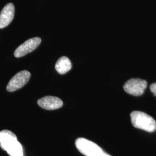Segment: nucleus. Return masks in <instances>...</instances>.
<instances>
[{
    "label": "nucleus",
    "instance_id": "nucleus-1",
    "mask_svg": "<svg viewBox=\"0 0 156 156\" xmlns=\"http://www.w3.org/2000/svg\"><path fill=\"white\" fill-rule=\"evenodd\" d=\"M130 117L131 123L134 127L149 133L156 131V122L149 115L142 112L134 111L131 113Z\"/></svg>",
    "mask_w": 156,
    "mask_h": 156
},
{
    "label": "nucleus",
    "instance_id": "nucleus-2",
    "mask_svg": "<svg viewBox=\"0 0 156 156\" xmlns=\"http://www.w3.org/2000/svg\"><path fill=\"white\" fill-rule=\"evenodd\" d=\"M75 146L79 152L86 156H101L104 152L94 142L84 138L76 140Z\"/></svg>",
    "mask_w": 156,
    "mask_h": 156
},
{
    "label": "nucleus",
    "instance_id": "nucleus-3",
    "mask_svg": "<svg viewBox=\"0 0 156 156\" xmlns=\"http://www.w3.org/2000/svg\"><path fill=\"white\" fill-rule=\"evenodd\" d=\"M147 83L141 79H131L124 84V91L128 94L134 96H140L144 94Z\"/></svg>",
    "mask_w": 156,
    "mask_h": 156
},
{
    "label": "nucleus",
    "instance_id": "nucleus-4",
    "mask_svg": "<svg viewBox=\"0 0 156 156\" xmlns=\"http://www.w3.org/2000/svg\"><path fill=\"white\" fill-rule=\"evenodd\" d=\"M31 77V73L28 71H22L16 73L12 78L6 86L7 91L13 92L22 88L27 83Z\"/></svg>",
    "mask_w": 156,
    "mask_h": 156
},
{
    "label": "nucleus",
    "instance_id": "nucleus-5",
    "mask_svg": "<svg viewBox=\"0 0 156 156\" xmlns=\"http://www.w3.org/2000/svg\"><path fill=\"white\" fill-rule=\"evenodd\" d=\"M41 43V39L39 37L28 39L17 48L14 52V56L17 58L24 56L37 49Z\"/></svg>",
    "mask_w": 156,
    "mask_h": 156
},
{
    "label": "nucleus",
    "instance_id": "nucleus-6",
    "mask_svg": "<svg viewBox=\"0 0 156 156\" xmlns=\"http://www.w3.org/2000/svg\"><path fill=\"white\" fill-rule=\"evenodd\" d=\"M40 107L46 110H55L60 108L63 105L62 100L53 96H46L37 102Z\"/></svg>",
    "mask_w": 156,
    "mask_h": 156
},
{
    "label": "nucleus",
    "instance_id": "nucleus-7",
    "mask_svg": "<svg viewBox=\"0 0 156 156\" xmlns=\"http://www.w3.org/2000/svg\"><path fill=\"white\" fill-rule=\"evenodd\" d=\"M15 15V6L13 4H6L0 13V28L8 26L13 20Z\"/></svg>",
    "mask_w": 156,
    "mask_h": 156
},
{
    "label": "nucleus",
    "instance_id": "nucleus-8",
    "mask_svg": "<svg viewBox=\"0 0 156 156\" xmlns=\"http://www.w3.org/2000/svg\"><path fill=\"white\" fill-rule=\"evenodd\" d=\"M17 140L16 135L11 131L5 129L0 131V147L3 151H6Z\"/></svg>",
    "mask_w": 156,
    "mask_h": 156
},
{
    "label": "nucleus",
    "instance_id": "nucleus-9",
    "mask_svg": "<svg viewBox=\"0 0 156 156\" xmlns=\"http://www.w3.org/2000/svg\"><path fill=\"white\" fill-rule=\"evenodd\" d=\"M72 68L71 62L65 56L60 57L56 62L55 68L57 73L60 74H65L71 70Z\"/></svg>",
    "mask_w": 156,
    "mask_h": 156
},
{
    "label": "nucleus",
    "instance_id": "nucleus-10",
    "mask_svg": "<svg viewBox=\"0 0 156 156\" xmlns=\"http://www.w3.org/2000/svg\"><path fill=\"white\" fill-rule=\"evenodd\" d=\"M6 151L10 156H23L22 146L18 140L9 146Z\"/></svg>",
    "mask_w": 156,
    "mask_h": 156
},
{
    "label": "nucleus",
    "instance_id": "nucleus-11",
    "mask_svg": "<svg viewBox=\"0 0 156 156\" xmlns=\"http://www.w3.org/2000/svg\"><path fill=\"white\" fill-rule=\"evenodd\" d=\"M150 89L151 93L156 96V83L151 84L150 86Z\"/></svg>",
    "mask_w": 156,
    "mask_h": 156
},
{
    "label": "nucleus",
    "instance_id": "nucleus-12",
    "mask_svg": "<svg viewBox=\"0 0 156 156\" xmlns=\"http://www.w3.org/2000/svg\"><path fill=\"white\" fill-rule=\"evenodd\" d=\"M101 156H110V155H109V154H107V153H105V151H104V153H103V154H102V155H101Z\"/></svg>",
    "mask_w": 156,
    "mask_h": 156
}]
</instances>
